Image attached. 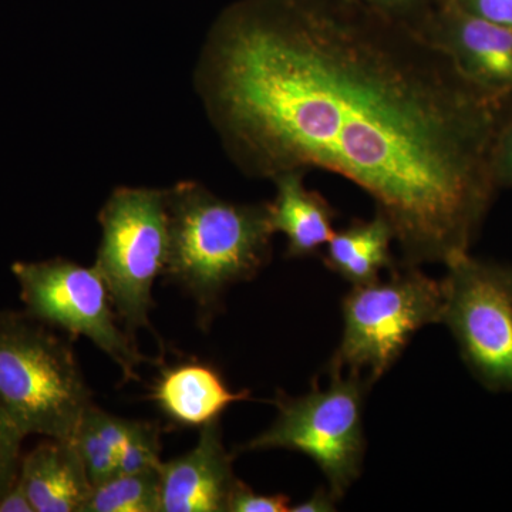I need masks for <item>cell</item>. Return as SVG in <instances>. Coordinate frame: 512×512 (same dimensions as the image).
<instances>
[{"instance_id":"obj_19","label":"cell","mask_w":512,"mask_h":512,"mask_svg":"<svg viewBox=\"0 0 512 512\" xmlns=\"http://www.w3.org/2000/svg\"><path fill=\"white\" fill-rule=\"evenodd\" d=\"M291 510V498L285 494H259L237 480L229 495L227 512H286Z\"/></svg>"},{"instance_id":"obj_23","label":"cell","mask_w":512,"mask_h":512,"mask_svg":"<svg viewBox=\"0 0 512 512\" xmlns=\"http://www.w3.org/2000/svg\"><path fill=\"white\" fill-rule=\"evenodd\" d=\"M0 512H35L28 494L22 484L16 481L12 487L0 497Z\"/></svg>"},{"instance_id":"obj_1","label":"cell","mask_w":512,"mask_h":512,"mask_svg":"<svg viewBox=\"0 0 512 512\" xmlns=\"http://www.w3.org/2000/svg\"><path fill=\"white\" fill-rule=\"evenodd\" d=\"M195 86L248 177L346 178L389 222L400 265L470 251L512 100L417 26L360 0H239L212 25Z\"/></svg>"},{"instance_id":"obj_24","label":"cell","mask_w":512,"mask_h":512,"mask_svg":"<svg viewBox=\"0 0 512 512\" xmlns=\"http://www.w3.org/2000/svg\"><path fill=\"white\" fill-rule=\"evenodd\" d=\"M338 501L333 498L330 491H326L325 488H319L315 494L312 495L309 500L303 501L301 504L291 505L293 512H328L335 511V504Z\"/></svg>"},{"instance_id":"obj_11","label":"cell","mask_w":512,"mask_h":512,"mask_svg":"<svg viewBox=\"0 0 512 512\" xmlns=\"http://www.w3.org/2000/svg\"><path fill=\"white\" fill-rule=\"evenodd\" d=\"M19 483L35 512H83L94 487L72 441L55 439L23 456Z\"/></svg>"},{"instance_id":"obj_3","label":"cell","mask_w":512,"mask_h":512,"mask_svg":"<svg viewBox=\"0 0 512 512\" xmlns=\"http://www.w3.org/2000/svg\"><path fill=\"white\" fill-rule=\"evenodd\" d=\"M92 393L72 345L28 312H0V406L25 436L72 441Z\"/></svg>"},{"instance_id":"obj_8","label":"cell","mask_w":512,"mask_h":512,"mask_svg":"<svg viewBox=\"0 0 512 512\" xmlns=\"http://www.w3.org/2000/svg\"><path fill=\"white\" fill-rule=\"evenodd\" d=\"M10 269L30 316L74 338L89 339L120 367L124 379H138L146 356L117 323L119 316L96 266L53 258L15 262Z\"/></svg>"},{"instance_id":"obj_21","label":"cell","mask_w":512,"mask_h":512,"mask_svg":"<svg viewBox=\"0 0 512 512\" xmlns=\"http://www.w3.org/2000/svg\"><path fill=\"white\" fill-rule=\"evenodd\" d=\"M370 8L379 10L384 15L404 20L417 26L431 12V0H360ZM441 2V0H440Z\"/></svg>"},{"instance_id":"obj_9","label":"cell","mask_w":512,"mask_h":512,"mask_svg":"<svg viewBox=\"0 0 512 512\" xmlns=\"http://www.w3.org/2000/svg\"><path fill=\"white\" fill-rule=\"evenodd\" d=\"M417 28L450 55L481 89L512 100V29L441 0Z\"/></svg>"},{"instance_id":"obj_18","label":"cell","mask_w":512,"mask_h":512,"mask_svg":"<svg viewBox=\"0 0 512 512\" xmlns=\"http://www.w3.org/2000/svg\"><path fill=\"white\" fill-rule=\"evenodd\" d=\"M25 434L0 406V497L18 481Z\"/></svg>"},{"instance_id":"obj_20","label":"cell","mask_w":512,"mask_h":512,"mask_svg":"<svg viewBox=\"0 0 512 512\" xmlns=\"http://www.w3.org/2000/svg\"><path fill=\"white\" fill-rule=\"evenodd\" d=\"M444 2L477 18L512 29V0H444Z\"/></svg>"},{"instance_id":"obj_14","label":"cell","mask_w":512,"mask_h":512,"mask_svg":"<svg viewBox=\"0 0 512 512\" xmlns=\"http://www.w3.org/2000/svg\"><path fill=\"white\" fill-rule=\"evenodd\" d=\"M393 229L383 215L372 220H355L335 231L325 251L323 264L353 286L379 281L386 269L396 268L392 254Z\"/></svg>"},{"instance_id":"obj_17","label":"cell","mask_w":512,"mask_h":512,"mask_svg":"<svg viewBox=\"0 0 512 512\" xmlns=\"http://www.w3.org/2000/svg\"><path fill=\"white\" fill-rule=\"evenodd\" d=\"M160 429L153 423L137 421L119 458L117 474L140 473L161 464ZM116 474V476H117Z\"/></svg>"},{"instance_id":"obj_22","label":"cell","mask_w":512,"mask_h":512,"mask_svg":"<svg viewBox=\"0 0 512 512\" xmlns=\"http://www.w3.org/2000/svg\"><path fill=\"white\" fill-rule=\"evenodd\" d=\"M495 173H497L498 185H512V109L498 138Z\"/></svg>"},{"instance_id":"obj_10","label":"cell","mask_w":512,"mask_h":512,"mask_svg":"<svg viewBox=\"0 0 512 512\" xmlns=\"http://www.w3.org/2000/svg\"><path fill=\"white\" fill-rule=\"evenodd\" d=\"M161 512H227L238 478L232 456L222 443L220 420L201 427L197 446L161 461Z\"/></svg>"},{"instance_id":"obj_7","label":"cell","mask_w":512,"mask_h":512,"mask_svg":"<svg viewBox=\"0 0 512 512\" xmlns=\"http://www.w3.org/2000/svg\"><path fill=\"white\" fill-rule=\"evenodd\" d=\"M440 323L490 392H512V266L466 252L446 262Z\"/></svg>"},{"instance_id":"obj_6","label":"cell","mask_w":512,"mask_h":512,"mask_svg":"<svg viewBox=\"0 0 512 512\" xmlns=\"http://www.w3.org/2000/svg\"><path fill=\"white\" fill-rule=\"evenodd\" d=\"M96 266L130 335L150 329L153 286L168 252L167 190L120 187L99 212Z\"/></svg>"},{"instance_id":"obj_5","label":"cell","mask_w":512,"mask_h":512,"mask_svg":"<svg viewBox=\"0 0 512 512\" xmlns=\"http://www.w3.org/2000/svg\"><path fill=\"white\" fill-rule=\"evenodd\" d=\"M443 303V284L420 266L399 265L387 281L353 286L342 302V340L326 370H367L373 386L420 329L440 323Z\"/></svg>"},{"instance_id":"obj_13","label":"cell","mask_w":512,"mask_h":512,"mask_svg":"<svg viewBox=\"0 0 512 512\" xmlns=\"http://www.w3.org/2000/svg\"><path fill=\"white\" fill-rule=\"evenodd\" d=\"M305 171H289L275 177V200L268 202L272 227L288 241L286 256L311 258L335 234L333 221L338 212L318 191L305 187Z\"/></svg>"},{"instance_id":"obj_15","label":"cell","mask_w":512,"mask_h":512,"mask_svg":"<svg viewBox=\"0 0 512 512\" xmlns=\"http://www.w3.org/2000/svg\"><path fill=\"white\" fill-rule=\"evenodd\" d=\"M136 424V420L113 416L94 404L87 407L72 443L79 451L93 485L116 476L121 450Z\"/></svg>"},{"instance_id":"obj_4","label":"cell","mask_w":512,"mask_h":512,"mask_svg":"<svg viewBox=\"0 0 512 512\" xmlns=\"http://www.w3.org/2000/svg\"><path fill=\"white\" fill-rule=\"evenodd\" d=\"M330 384L301 397L279 393L278 416L272 426L241 447L242 451L284 450L305 454L315 461L336 501L345 497L350 485L362 474L366 454L363 407L370 390L359 372L328 370Z\"/></svg>"},{"instance_id":"obj_16","label":"cell","mask_w":512,"mask_h":512,"mask_svg":"<svg viewBox=\"0 0 512 512\" xmlns=\"http://www.w3.org/2000/svg\"><path fill=\"white\" fill-rule=\"evenodd\" d=\"M83 512H161L158 468L117 474L94 485Z\"/></svg>"},{"instance_id":"obj_2","label":"cell","mask_w":512,"mask_h":512,"mask_svg":"<svg viewBox=\"0 0 512 512\" xmlns=\"http://www.w3.org/2000/svg\"><path fill=\"white\" fill-rule=\"evenodd\" d=\"M168 252L163 276L215 312L222 295L251 281L272 255L269 204H238L205 185L181 181L167 190Z\"/></svg>"},{"instance_id":"obj_12","label":"cell","mask_w":512,"mask_h":512,"mask_svg":"<svg viewBox=\"0 0 512 512\" xmlns=\"http://www.w3.org/2000/svg\"><path fill=\"white\" fill-rule=\"evenodd\" d=\"M151 399L173 423L201 429L220 420L221 414L232 404L247 402L251 392H234L214 367L190 362L164 370Z\"/></svg>"}]
</instances>
